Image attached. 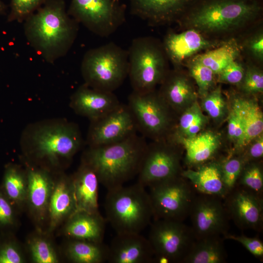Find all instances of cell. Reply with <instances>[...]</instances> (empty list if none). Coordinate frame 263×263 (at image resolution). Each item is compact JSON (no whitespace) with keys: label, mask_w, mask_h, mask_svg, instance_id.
<instances>
[{"label":"cell","mask_w":263,"mask_h":263,"mask_svg":"<svg viewBox=\"0 0 263 263\" xmlns=\"http://www.w3.org/2000/svg\"><path fill=\"white\" fill-rule=\"evenodd\" d=\"M263 22V0H195L176 23L218 41L236 39Z\"/></svg>","instance_id":"6da1fadb"},{"label":"cell","mask_w":263,"mask_h":263,"mask_svg":"<svg viewBox=\"0 0 263 263\" xmlns=\"http://www.w3.org/2000/svg\"><path fill=\"white\" fill-rule=\"evenodd\" d=\"M26 19L28 40L48 61L66 53L76 37L77 22L69 17L63 0H46Z\"/></svg>","instance_id":"7a4b0ae2"},{"label":"cell","mask_w":263,"mask_h":263,"mask_svg":"<svg viewBox=\"0 0 263 263\" xmlns=\"http://www.w3.org/2000/svg\"><path fill=\"white\" fill-rule=\"evenodd\" d=\"M147 146L144 137L136 133L116 143L89 147L82 162L93 169L108 190L137 175Z\"/></svg>","instance_id":"3957f363"},{"label":"cell","mask_w":263,"mask_h":263,"mask_svg":"<svg viewBox=\"0 0 263 263\" xmlns=\"http://www.w3.org/2000/svg\"><path fill=\"white\" fill-rule=\"evenodd\" d=\"M83 143L77 126L64 120L35 124L26 129L21 139V144L28 153L53 165L60 159H71Z\"/></svg>","instance_id":"277c9868"},{"label":"cell","mask_w":263,"mask_h":263,"mask_svg":"<svg viewBox=\"0 0 263 263\" xmlns=\"http://www.w3.org/2000/svg\"><path fill=\"white\" fill-rule=\"evenodd\" d=\"M106 220L116 233H140L153 218L149 192L138 183L107 190Z\"/></svg>","instance_id":"5b68a950"},{"label":"cell","mask_w":263,"mask_h":263,"mask_svg":"<svg viewBox=\"0 0 263 263\" xmlns=\"http://www.w3.org/2000/svg\"><path fill=\"white\" fill-rule=\"evenodd\" d=\"M128 52V75L132 91L154 90L169 71V61L162 41L151 36L134 38Z\"/></svg>","instance_id":"8992f818"},{"label":"cell","mask_w":263,"mask_h":263,"mask_svg":"<svg viewBox=\"0 0 263 263\" xmlns=\"http://www.w3.org/2000/svg\"><path fill=\"white\" fill-rule=\"evenodd\" d=\"M128 52L113 42L90 49L81 66L85 84L97 90L113 92L128 75Z\"/></svg>","instance_id":"52a82bcc"},{"label":"cell","mask_w":263,"mask_h":263,"mask_svg":"<svg viewBox=\"0 0 263 263\" xmlns=\"http://www.w3.org/2000/svg\"><path fill=\"white\" fill-rule=\"evenodd\" d=\"M149 188L154 219L183 221L188 216L196 191L180 175Z\"/></svg>","instance_id":"ba28073f"},{"label":"cell","mask_w":263,"mask_h":263,"mask_svg":"<svg viewBox=\"0 0 263 263\" xmlns=\"http://www.w3.org/2000/svg\"><path fill=\"white\" fill-rule=\"evenodd\" d=\"M136 123L137 131L142 136L160 140L170 129V108L158 91L139 93L133 91L128 96L127 104Z\"/></svg>","instance_id":"9c48e42d"},{"label":"cell","mask_w":263,"mask_h":263,"mask_svg":"<svg viewBox=\"0 0 263 263\" xmlns=\"http://www.w3.org/2000/svg\"><path fill=\"white\" fill-rule=\"evenodd\" d=\"M126 5L114 0H71L69 14L94 34H113L125 21Z\"/></svg>","instance_id":"30bf717a"},{"label":"cell","mask_w":263,"mask_h":263,"mask_svg":"<svg viewBox=\"0 0 263 263\" xmlns=\"http://www.w3.org/2000/svg\"><path fill=\"white\" fill-rule=\"evenodd\" d=\"M150 225L148 239L154 258L163 257L169 263H182L196 239L191 227L183 221L170 219H154Z\"/></svg>","instance_id":"8fae6325"},{"label":"cell","mask_w":263,"mask_h":263,"mask_svg":"<svg viewBox=\"0 0 263 263\" xmlns=\"http://www.w3.org/2000/svg\"><path fill=\"white\" fill-rule=\"evenodd\" d=\"M222 200L215 196L196 194L188 215L196 239L227 233L230 218Z\"/></svg>","instance_id":"7c38bea8"},{"label":"cell","mask_w":263,"mask_h":263,"mask_svg":"<svg viewBox=\"0 0 263 263\" xmlns=\"http://www.w3.org/2000/svg\"><path fill=\"white\" fill-rule=\"evenodd\" d=\"M137 132L129 108L120 103L104 116L90 121L86 143L90 147L111 144L124 140Z\"/></svg>","instance_id":"4fadbf2b"},{"label":"cell","mask_w":263,"mask_h":263,"mask_svg":"<svg viewBox=\"0 0 263 263\" xmlns=\"http://www.w3.org/2000/svg\"><path fill=\"white\" fill-rule=\"evenodd\" d=\"M180 155L173 145L147 146L137 174V183L149 187L180 175Z\"/></svg>","instance_id":"5bb4252c"},{"label":"cell","mask_w":263,"mask_h":263,"mask_svg":"<svg viewBox=\"0 0 263 263\" xmlns=\"http://www.w3.org/2000/svg\"><path fill=\"white\" fill-rule=\"evenodd\" d=\"M180 31L169 30L162 41L173 68H183L186 61L190 57L218 47L225 42L208 38L193 29Z\"/></svg>","instance_id":"9a60e30c"},{"label":"cell","mask_w":263,"mask_h":263,"mask_svg":"<svg viewBox=\"0 0 263 263\" xmlns=\"http://www.w3.org/2000/svg\"><path fill=\"white\" fill-rule=\"evenodd\" d=\"M229 218L242 229L260 231L263 225V199L245 188L236 186L224 199Z\"/></svg>","instance_id":"2e32d148"},{"label":"cell","mask_w":263,"mask_h":263,"mask_svg":"<svg viewBox=\"0 0 263 263\" xmlns=\"http://www.w3.org/2000/svg\"><path fill=\"white\" fill-rule=\"evenodd\" d=\"M195 0H129L131 13L150 26L177 23Z\"/></svg>","instance_id":"e0dca14e"},{"label":"cell","mask_w":263,"mask_h":263,"mask_svg":"<svg viewBox=\"0 0 263 263\" xmlns=\"http://www.w3.org/2000/svg\"><path fill=\"white\" fill-rule=\"evenodd\" d=\"M108 246V263L154 262L152 247L148 239L140 233H116Z\"/></svg>","instance_id":"ac0fdd59"},{"label":"cell","mask_w":263,"mask_h":263,"mask_svg":"<svg viewBox=\"0 0 263 263\" xmlns=\"http://www.w3.org/2000/svg\"><path fill=\"white\" fill-rule=\"evenodd\" d=\"M120 103L113 92L94 89L84 83L72 95L70 106L76 114L91 121L104 116Z\"/></svg>","instance_id":"d6986e66"},{"label":"cell","mask_w":263,"mask_h":263,"mask_svg":"<svg viewBox=\"0 0 263 263\" xmlns=\"http://www.w3.org/2000/svg\"><path fill=\"white\" fill-rule=\"evenodd\" d=\"M160 85L158 93L170 109L184 110L197 101L198 93L183 68L169 70Z\"/></svg>","instance_id":"ffe728a7"},{"label":"cell","mask_w":263,"mask_h":263,"mask_svg":"<svg viewBox=\"0 0 263 263\" xmlns=\"http://www.w3.org/2000/svg\"><path fill=\"white\" fill-rule=\"evenodd\" d=\"M180 175L190 183L198 193L223 200L228 193L223 181L220 163L212 162L201 164L195 170L188 169L181 171Z\"/></svg>","instance_id":"44dd1931"},{"label":"cell","mask_w":263,"mask_h":263,"mask_svg":"<svg viewBox=\"0 0 263 263\" xmlns=\"http://www.w3.org/2000/svg\"><path fill=\"white\" fill-rule=\"evenodd\" d=\"M76 211L98 212V191L99 183L95 171L82 162L71 178Z\"/></svg>","instance_id":"7402d4cb"},{"label":"cell","mask_w":263,"mask_h":263,"mask_svg":"<svg viewBox=\"0 0 263 263\" xmlns=\"http://www.w3.org/2000/svg\"><path fill=\"white\" fill-rule=\"evenodd\" d=\"M105 226L106 220L99 212L76 211L69 218L65 231L72 239L102 243Z\"/></svg>","instance_id":"603a6c76"},{"label":"cell","mask_w":263,"mask_h":263,"mask_svg":"<svg viewBox=\"0 0 263 263\" xmlns=\"http://www.w3.org/2000/svg\"><path fill=\"white\" fill-rule=\"evenodd\" d=\"M174 141L182 145L186 151V158L191 164H200L209 160L220 144L219 136L206 132L190 137L175 133Z\"/></svg>","instance_id":"cb8c5ba5"},{"label":"cell","mask_w":263,"mask_h":263,"mask_svg":"<svg viewBox=\"0 0 263 263\" xmlns=\"http://www.w3.org/2000/svg\"><path fill=\"white\" fill-rule=\"evenodd\" d=\"M51 226L54 227L76 211L73 186L71 178L63 177L54 185L49 203Z\"/></svg>","instance_id":"d4e9b609"},{"label":"cell","mask_w":263,"mask_h":263,"mask_svg":"<svg viewBox=\"0 0 263 263\" xmlns=\"http://www.w3.org/2000/svg\"><path fill=\"white\" fill-rule=\"evenodd\" d=\"M227 255L221 236L195 239L182 263H223Z\"/></svg>","instance_id":"484cf974"},{"label":"cell","mask_w":263,"mask_h":263,"mask_svg":"<svg viewBox=\"0 0 263 263\" xmlns=\"http://www.w3.org/2000/svg\"><path fill=\"white\" fill-rule=\"evenodd\" d=\"M27 196L32 207L38 212L45 210L54 186L51 177L44 169H29L27 174Z\"/></svg>","instance_id":"4316f807"},{"label":"cell","mask_w":263,"mask_h":263,"mask_svg":"<svg viewBox=\"0 0 263 263\" xmlns=\"http://www.w3.org/2000/svg\"><path fill=\"white\" fill-rule=\"evenodd\" d=\"M242 115L244 135L240 148L246 146L262 134L263 114L257 102L253 98L236 96L233 100Z\"/></svg>","instance_id":"83f0119b"},{"label":"cell","mask_w":263,"mask_h":263,"mask_svg":"<svg viewBox=\"0 0 263 263\" xmlns=\"http://www.w3.org/2000/svg\"><path fill=\"white\" fill-rule=\"evenodd\" d=\"M193 57L210 69L216 76L230 62L242 57L235 39L225 41L218 47Z\"/></svg>","instance_id":"f1b7e54d"},{"label":"cell","mask_w":263,"mask_h":263,"mask_svg":"<svg viewBox=\"0 0 263 263\" xmlns=\"http://www.w3.org/2000/svg\"><path fill=\"white\" fill-rule=\"evenodd\" d=\"M69 259L76 263H102L107 262L109 246L95 243L73 239L67 248Z\"/></svg>","instance_id":"f546056e"},{"label":"cell","mask_w":263,"mask_h":263,"mask_svg":"<svg viewBox=\"0 0 263 263\" xmlns=\"http://www.w3.org/2000/svg\"><path fill=\"white\" fill-rule=\"evenodd\" d=\"M235 39L241 56L245 62L263 67V22L246 31Z\"/></svg>","instance_id":"4dcf8cb0"},{"label":"cell","mask_w":263,"mask_h":263,"mask_svg":"<svg viewBox=\"0 0 263 263\" xmlns=\"http://www.w3.org/2000/svg\"><path fill=\"white\" fill-rule=\"evenodd\" d=\"M207 120L200 106L196 101L183 110L174 133L186 137L194 136L198 134Z\"/></svg>","instance_id":"1f68e13d"},{"label":"cell","mask_w":263,"mask_h":263,"mask_svg":"<svg viewBox=\"0 0 263 263\" xmlns=\"http://www.w3.org/2000/svg\"><path fill=\"white\" fill-rule=\"evenodd\" d=\"M184 66L188 68L189 76L195 81L198 87V94L201 97L216 87V75L193 56L186 60Z\"/></svg>","instance_id":"d6a6232c"},{"label":"cell","mask_w":263,"mask_h":263,"mask_svg":"<svg viewBox=\"0 0 263 263\" xmlns=\"http://www.w3.org/2000/svg\"><path fill=\"white\" fill-rule=\"evenodd\" d=\"M4 185L7 194L14 201L21 202L27 196V176L18 168L11 167L6 170Z\"/></svg>","instance_id":"836d02e7"},{"label":"cell","mask_w":263,"mask_h":263,"mask_svg":"<svg viewBox=\"0 0 263 263\" xmlns=\"http://www.w3.org/2000/svg\"><path fill=\"white\" fill-rule=\"evenodd\" d=\"M260 196L263 191V172L261 166L253 161L245 164L237 185Z\"/></svg>","instance_id":"e575fe53"},{"label":"cell","mask_w":263,"mask_h":263,"mask_svg":"<svg viewBox=\"0 0 263 263\" xmlns=\"http://www.w3.org/2000/svg\"><path fill=\"white\" fill-rule=\"evenodd\" d=\"M201 108L213 119H222L227 110L226 103L221 85L216 86L202 97Z\"/></svg>","instance_id":"d590c367"},{"label":"cell","mask_w":263,"mask_h":263,"mask_svg":"<svg viewBox=\"0 0 263 263\" xmlns=\"http://www.w3.org/2000/svg\"><path fill=\"white\" fill-rule=\"evenodd\" d=\"M247 95H254L263 92V67L245 62V70L243 79L238 86Z\"/></svg>","instance_id":"8d00e7d4"},{"label":"cell","mask_w":263,"mask_h":263,"mask_svg":"<svg viewBox=\"0 0 263 263\" xmlns=\"http://www.w3.org/2000/svg\"><path fill=\"white\" fill-rule=\"evenodd\" d=\"M245 163L243 156L231 158L221 163L223 181L228 193L236 186Z\"/></svg>","instance_id":"74e56055"},{"label":"cell","mask_w":263,"mask_h":263,"mask_svg":"<svg viewBox=\"0 0 263 263\" xmlns=\"http://www.w3.org/2000/svg\"><path fill=\"white\" fill-rule=\"evenodd\" d=\"M245 70V62L242 57L227 64L217 75V81L238 86L242 82Z\"/></svg>","instance_id":"f35d334b"},{"label":"cell","mask_w":263,"mask_h":263,"mask_svg":"<svg viewBox=\"0 0 263 263\" xmlns=\"http://www.w3.org/2000/svg\"><path fill=\"white\" fill-rule=\"evenodd\" d=\"M33 261L37 263H56L57 257L51 245L46 240L36 238L30 244Z\"/></svg>","instance_id":"ab89813d"},{"label":"cell","mask_w":263,"mask_h":263,"mask_svg":"<svg viewBox=\"0 0 263 263\" xmlns=\"http://www.w3.org/2000/svg\"><path fill=\"white\" fill-rule=\"evenodd\" d=\"M231 109L227 118V133L230 139L237 143L238 148H240L244 135V125L240 112L233 100Z\"/></svg>","instance_id":"60d3db41"},{"label":"cell","mask_w":263,"mask_h":263,"mask_svg":"<svg viewBox=\"0 0 263 263\" xmlns=\"http://www.w3.org/2000/svg\"><path fill=\"white\" fill-rule=\"evenodd\" d=\"M46 0H11L9 19L19 21L26 19Z\"/></svg>","instance_id":"b9f144b4"},{"label":"cell","mask_w":263,"mask_h":263,"mask_svg":"<svg viewBox=\"0 0 263 263\" xmlns=\"http://www.w3.org/2000/svg\"><path fill=\"white\" fill-rule=\"evenodd\" d=\"M224 239L231 240L240 243L249 252L256 258H263V243L257 237H249L244 235H234L226 233Z\"/></svg>","instance_id":"7bdbcfd3"},{"label":"cell","mask_w":263,"mask_h":263,"mask_svg":"<svg viewBox=\"0 0 263 263\" xmlns=\"http://www.w3.org/2000/svg\"><path fill=\"white\" fill-rule=\"evenodd\" d=\"M22 257L16 247L11 245L4 246L0 250V263H21Z\"/></svg>","instance_id":"ee69618b"},{"label":"cell","mask_w":263,"mask_h":263,"mask_svg":"<svg viewBox=\"0 0 263 263\" xmlns=\"http://www.w3.org/2000/svg\"><path fill=\"white\" fill-rule=\"evenodd\" d=\"M251 144L246 155L243 156L246 163L252 161L263 157V136L261 134L256 138Z\"/></svg>","instance_id":"f6af8a7d"},{"label":"cell","mask_w":263,"mask_h":263,"mask_svg":"<svg viewBox=\"0 0 263 263\" xmlns=\"http://www.w3.org/2000/svg\"><path fill=\"white\" fill-rule=\"evenodd\" d=\"M13 220V211L8 202L0 196V223L2 224L11 223Z\"/></svg>","instance_id":"bcb514c9"},{"label":"cell","mask_w":263,"mask_h":263,"mask_svg":"<svg viewBox=\"0 0 263 263\" xmlns=\"http://www.w3.org/2000/svg\"><path fill=\"white\" fill-rule=\"evenodd\" d=\"M5 10V5L3 3V2L1 1V0H0V13H2Z\"/></svg>","instance_id":"7dc6e473"},{"label":"cell","mask_w":263,"mask_h":263,"mask_svg":"<svg viewBox=\"0 0 263 263\" xmlns=\"http://www.w3.org/2000/svg\"><path fill=\"white\" fill-rule=\"evenodd\" d=\"M115 1H119V0H114Z\"/></svg>","instance_id":"c3c4849f"}]
</instances>
